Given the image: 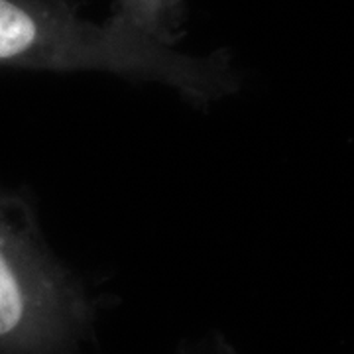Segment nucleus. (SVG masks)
<instances>
[{"label":"nucleus","mask_w":354,"mask_h":354,"mask_svg":"<svg viewBox=\"0 0 354 354\" xmlns=\"http://www.w3.org/2000/svg\"><path fill=\"white\" fill-rule=\"evenodd\" d=\"M0 65L158 79L193 97L228 81L227 62L179 53L111 20L95 24L59 0H0Z\"/></svg>","instance_id":"obj_1"},{"label":"nucleus","mask_w":354,"mask_h":354,"mask_svg":"<svg viewBox=\"0 0 354 354\" xmlns=\"http://www.w3.org/2000/svg\"><path fill=\"white\" fill-rule=\"evenodd\" d=\"M83 309L22 201L0 195V354H53Z\"/></svg>","instance_id":"obj_2"},{"label":"nucleus","mask_w":354,"mask_h":354,"mask_svg":"<svg viewBox=\"0 0 354 354\" xmlns=\"http://www.w3.org/2000/svg\"><path fill=\"white\" fill-rule=\"evenodd\" d=\"M109 20L142 38L176 48L183 26V0H114Z\"/></svg>","instance_id":"obj_3"},{"label":"nucleus","mask_w":354,"mask_h":354,"mask_svg":"<svg viewBox=\"0 0 354 354\" xmlns=\"http://www.w3.org/2000/svg\"><path fill=\"white\" fill-rule=\"evenodd\" d=\"M59 2H64V4H67V6H71V8H75L77 10V6H79L83 0H59Z\"/></svg>","instance_id":"obj_4"}]
</instances>
